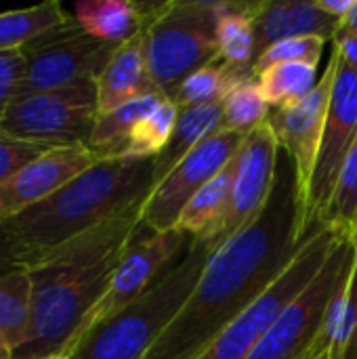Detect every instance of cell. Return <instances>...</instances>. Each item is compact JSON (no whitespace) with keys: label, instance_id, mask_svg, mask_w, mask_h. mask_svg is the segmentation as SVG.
Listing matches in <instances>:
<instances>
[{"label":"cell","instance_id":"cell-1","mask_svg":"<svg viewBox=\"0 0 357 359\" xmlns=\"http://www.w3.org/2000/svg\"><path fill=\"white\" fill-rule=\"evenodd\" d=\"M307 240L299 233L295 168L282 151L265 210L210 255L183 309L145 359L198 358L278 280Z\"/></svg>","mask_w":357,"mask_h":359},{"label":"cell","instance_id":"cell-2","mask_svg":"<svg viewBox=\"0 0 357 359\" xmlns=\"http://www.w3.org/2000/svg\"><path fill=\"white\" fill-rule=\"evenodd\" d=\"M143 202H135L27 267L32 320L27 341L15 351V359L67 355L78 328L105 294L118 263L141 229Z\"/></svg>","mask_w":357,"mask_h":359},{"label":"cell","instance_id":"cell-3","mask_svg":"<svg viewBox=\"0 0 357 359\" xmlns=\"http://www.w3.org/2000/svg\"><path fill=\"white\" fill-rule=\"evenodd\" d=\"M151 175L154 160H99L40 204L2 221L21 252L23 269L145 200L154 187Z\"/></svg>","mask_w":357,"mask_h":359},{"label":"cell","instance_id":"cell-4","mask_svg":"<svg viewBox=\"0 0 357 359\" xmlns=\"http://www.w3.org/2000/svg\"><path fill=\"white\" fill-rule=\"evenodd\" d=\"M215 250L204 240H191L187 252L147 292L95 328L67 359H145L183 309Z\"/></svg>","mask_w":357,"mask_h":359},{"label":"cell","instance_id":"cell-5","mask_svg":"<svg viewBox=\"0 0 357 359\" xmlns=\"http://www.w3.org/2000/svg\"><path fill=\"white\" fill-rule=\"evenodd\" d=\"M217 17L219 0L147 2L145 61L158 90L168 99L189 74L219 59Z\"/></svg>","mask_w":357,"mask_h":359},{"label":"cell","instance_id":"cell-6","mask_svg":"<svg viewBox=\"0 0 357 359\" xmlns=\"http://www.w3.org/2000/svg\"><path fill=\"white\" fill-rule=\"evenodd\" d=\"M339 238L324 225L301 246L297 257L286 265L276 282L246 307L196 359H248L257 345L265 339L269 328L282 311L309 286L316 273L326 263Z\"/></svg>","mask_w":357,"mask_h":359},{"label":"cell","instance_id":"cell-7","mask_svg":"<svg viewBox=\"0 0 357 359\" xmlns=\"http://www.w3.org/2000/svg\"><path fill=\"white\" fill-rule=\"evenodd\" d=\"M99 116L97 82L19 95L0 120V128L13 137L61 147L86 145Z\"/></svg>","mask_w":357,"mask_h":359},{"label":"cell","instance_id":"cell-8","mask_svg":"<svg viewBox=\"0 0 357 359\" xmlns=\"http://www.w3.org/2000/svg\"><path fill=\"white\" fill-rule=\"evenodd\" d=\"M357 259V246L339 240L309 286L282 311L248 359H309L326 309Z\"/></svg>","mask_w":357,"mask_h":359},{"label":"cell","instance_id":"cell-9","mask_svg":"<svg viewBox=\"0 0 357 359\" xmlns=\"http://www.w3.org/2000/svg\"><path fill=\"white\" fill-rule=\"evenodd\" d=\"M330 57L335 59L337 69L326 116V128L311 183L299 208V233L303 240H307L316 229L322 227L320 219L335 194L343 162L357 137V72L343 63L335 48Z\"/></svg>","mask_w":357,"mask_h":359},{"label":"cell","instance_id":"cell-10","mask_svg":"<svg viewBox=\"0 0 357 359\" xmlns=\"http://www.w3.org/2000/svg\"><path fill=\"white\" fill-rule=\"evenodd\" d=\"M21 50L25 76L19 95H27L97 82L116 46L90 38L72 19L34 38Z\"/></svg>","mask_w":357,"mask_h":359},{"label":"cell","instance_id":"cell-11","mask_svg":"<svg viewBox=\"0 0 357 359\" xmlns=\"http://www.w3.org/2000/svg\"><path fill=\"white\" fill-rule=\"evenodd\" d=\"M191 238L179 229L170 231H147L143 225L126 248L122 261L118 263L112 282L101 297V301L93 307V311L84 318L82 326L78 328L67 355L101 324L112 320L133 301H137L143 292H147L154 282L173 265L177 263L189 248ZM65 355V358H67Z\"/></svg>","mask_w":357,"mask_h":359},{"label":"cell","instance_id":"cell-12","mask_svg":"<svg viewBox=\"0 0 357 359\" xmlns=\"http://www.w3.org/2000/svg\"><path fill=\"white\" fill-rule=\"evenodd\" d=\"M246 133L219 130L183 158L158 185L151 187L141 208V225L147 231H170L191 198L217 177L238 154Z\"/></svg>","mask_w":357,"mask_h":359},{"label":"cell","instance_id":"cell-13","mask_svg":"<svg viewBox=\"0 0 357 359\" xmlns=\"http://www.w3.org/2000/svg\"><path fill=\"white\" fill-rule=\"evenodd\" d=\"M280 154L282 149L267 122L246 135L236 154V175L229 204L204 242L219 248L265 210L276 185Z\"/></svg>","mask_w":357,"mask_h":359},{"label":"cell","instance_id":"cell-14","mask_svg":"<svg viewBox=\"0 0 357 359\" xmlns=\"http://www.w3.org/2000/svg\"><path fill=\"white\" fill-rule=\"evenodd\" d=\"M335 69H337V63L330 57L322 78L318 80V84L307 97H303L297 103L284 105L280 109H271L267 118V124L274 130L280 149L292 162L299 208L305 200L307 187L316 170V162H318L324 128H326Z\"/></svg>","mask_w":357,"mask_h":359},{"label":"cell","instance_id":"cell-15","mask_svg":"<svg viewBox=\"0 0 357 359\" xmlns=\"http://www.w3.org/2000/svg\"><path fill=\"white\" fill-rule=\"evenodd\" d=\"M95 162L99 158L88 145H61L44 151L0 183V223L40 204Z\"/></svg>","mask_w":357,"mask_h":359},{"label":"cell","instance_id":"cell-16","mask_svg":"<svg viewBox=\"0 0 357 359\" xmlns=\"http://www.w3.org/2000/svg\"><path fill=\"white\" fill-rule=\"evenodd\" d=\"M339 27L341 21L322 13L316 0H259L255 13V59L271 44L288 38L318 36L332 40Z\"/></svg>","mask_w":357,"mask_h":359},{"label":"cell","instance_id":"cell-17","mask_svg":"<svg viewBox=\"0 0 357 359\" xmlns=\"http://www.w3.org/2000/svg\"><path fill=\"white\" fill-rule=\"evenodd\" d=\"M158 93L160 90L147 69L141 32L128 42L116 46L112 59L101 72L97 80V109L99 114H107L124 103Z\"/></svg>","mask_w":357,"mask_h":359},{"label":"cell","instance_id":"cell-18","mask_svg":"<svg viewBox=\"0 0 357 359\" xmlns=\"http://www.w3.org/2000/svg\"><path fill=\"white\" fill-rule=\"evenodd\" d=\"M147 2L82 0L74 6V19L90 38L120 46L143 32Z\"/></svg>","mask_w":357,"mask_h":359},{"label":"cell","instance_id":"cell-19","mask_svg":"<svg viewBox=\"0 0 357 359\" xmlns=\"http://www.w3.org/2000/svg\"><path fill=\"white\" fill-rule=\"evenodd\" d=\"M223 128L221 105L179 107V118L166 147L154 158V185H158L183 158H187L202 141Z\"/></svg>","mask_w":357,"mask_h":359},{"label":"cell","instance_id":"cell-20","mask_svg":"<svg viewBox=\"0 0 357 359\" xmlns=\"http://www.w3.org/2000/svg\"><path fill=\"white\" fill-rule=\"evenodd\" d=\"M259 2V0H257ZM255 0H219L217 46L219 59L250 72L255 61ZM252 74V72H250Z\"/></svg>","mask_w":357,"mask_h":359},{"label":"cell","instance_id":"cell-21","mask_svg":"<svg viewBox=\"0 0 357 359\" xmlns=\"http://www.w3.org/2000/svg\"><path fill=\"white\" fill-rule=\"evenodd\" d=\"M166 95H147L141 99H135L130 103L120 105L114 111L99 114L88 139V149L99 158V160H114V158H124V149L128 143V137L133 128L156 107L160 105Z\"/></svg>","mask_w":357,"mask_h":359},{"label":"cell","instance_id":"cell-22","mask_svg":"<svg viewBox=\"0 0 357 359\" xmlns=\"http://www.w3.org/2000/svg\"><path fill=\"white\" fill-rule=\"evenodd\" d=\"M234 175H236V156L217 177H213L191 198V202L181 212L175 229L183 231L191 240H204L219 223V219L225 215L234 187Z\"/></svg>","mask_w":357,"mask_h":359},{"label":"cell","instance_id":"cell-23","mask_svg":"<svg viewBox=\"0 0 357 359\" xmlns=\"http://www.w3.org/2000/svg\"><path fill=\"white\" fill-rule=\"evenodd\" d=\"M32 280L27 269H11L0 276V341L15 353L29 332Z\"/></svg>","mask_w":357,"mask_h":359},{"label":"cell","instance_id":"cell-24","mask_svg":"<svg viewBox=\"0 0 357 359\" xmlns=\"http://www.w3.org/2000/svg\"><path fill=\"white\" fill-rule=\"evenodd\" d=\"M252 76L250 72L238 69L221 59H215L206 63L204 67L189 74L177 93L173 95V101L179 107H202V105H221L229 90L242 82L244 78Z\"/></svg>","mask_w":357,"mask_h":359},{"label":"cell","instance_id":"cell-25","mask_svg":"<svg viewBox=\"0 0 357 359\" xmlns=\"http://www.w3.org/2000/svg\"><path fill=\"white\" fill-rule=\"evenodd\" d=\"M72 19L74 17H69L57 0L0 13V53L23 48L34 38L69 23Z\"/></svg>","mask_w":357,"mask_h":359},{"label":"cell","instance_id":"cell-26","mask_svg":"<svg viewBox=\"0 0 357 359\" xmlns=\"http://www.w3.org/2000/svg\"><path fill=\"white\" fill-rule=\"evenodd\" d=\"M320 223L339 240L357 246V137L343 162L335 194Z\"/></svg>","mask_w":357,"mask_h":359},{"label":"cell","instance_id":"cell-27","mask_svg":"<svg viewBox=\"0 0 357 359\" xmlns=\"http://www.w3.org/2000/svg\"><path fill=\"white\" fill-rule=\"evenodd\" d=\"M255 80L271 109L297 103L318 84V65L276 63L255 74Z\"/></svg>","mask_w":357,"mask_h":359},{"label":"cell","instance_id":"cell-28","mask_svg":"<svg viewBox=\"0 0 357 359\" xmlns=\"http://www.w3.org/2000/svg\"><path fill=\"white\" fill-rule=\"evenodd\" d=\"M179 118V105L173 99H164L156 105L130 133L124 158L154 160L168 143Z\"/></svg>","mask_w":357,"mask_h":359},{"label":"cell","instance_id":"cell-29","mask_svg":"<svg viewBox=\"0 0 357 359\" xmlns=\"http://www.w3.org/2000/svg\"><path fill=\"white\" fill-rule=\"evenodd\" d=\"M221 109H223V130L246 133V135L259 128L261 124H265L271 114V107L267 105L255 76H248L242 82H238L221 103Z\"/></svg>","mask_w":357,"mask_h":359},{"label":"cell","instance_id":"cell-30","mask_svg":"<svg viewBox=\"0 0 357 359\" xmlns=\"http://www.w3.org/2000/svg\"><path fill=\"white\" fill-rule=\"evenodd\" d=\"M328 40L318 38V36H301V38H288L282 42L271 44L265 53H261L250 72L252 76L269 65L276 63H311V65H320L322 55H324V46Z\"/></svg>","mask_w":357,"mask_h":359},{"label":"cell","instance_id":"cell-31","mask_svg":"<svg viewBox=\"0 0 357 359\" xmlns=\"http://www.w3.org/2000/svg\"><path fill=\"white\" fill-rule=\"evenodd\" d=\"M48 149L53 147L13 137L0 128V183L6 181L17 170H21L23 166H27L29 162H34L36 158H40Z\"/></svg>","mask_w":357,"mask_h":359},{"label":"cell","instance_id":"cell-32","mask_svg":"<svg viewBox=\"0 0 357 359\" xmlns=\"http://www.w3.org/2000/svg\"><path fill=\"white\" fill-rule=\"evenodd\" d=\"M25 76V57L23 50H2L0 53V120L6 114L8 105L19 97Z\"/></svg>","mask_w":357,"mask_h":359},{"label":"cell","instance_id":"cell-33","mask_svg":"<svg viewBox=\"0 0 357 359\" xmlns=\"http://www.w3.org/2000/svg\"><path fill=\"white\" fill-rule=\"evenodd\" d=\"M21 265V252L15 244V240L11 238V233L6 231L4 223H0V271H11V269H19Z\"/></svg>","mask_w":357,"mask_h":359},{"label":"cell","instance_id":"cell-34","mask_svg":"<svg viewBox=\"0 0 357 359\" xmlns=\"http://www.w3.org/2000/svg\"><path fill=\"white\" fill-rule=\"evenodd\" d=\"M332 44H335L332 48L339 53L343 63L349 65L353 72H357V36L339 27V32L332 38Z\"/></svg>","mask_w":357,"mask_h":359},{"label":"cell","instance_id":"cell-35","mask_svg":"<svg viewBox=\"0 0 357 359\" xmlns=\"http://www.w3.org/2000/svg\"><path fill=\"white\" fill-rule=\"evenodd\" d=\"M316 4L322 13L343 23V19L349 15L351 6L356 4V0H316Z\"/></svg>","mask_w":357,"mask_h":359},{"label":"cell","instance_id":"cell-36","mask_svg":"<svg viewBox=\"0 0 357 359\" xmlns=\"http://www.w3.org/2000/svg\"><path fill=\"white\" fill-rule=\"evenodd\" d=\"M341 29H345V32H349V34L357 36V0H356V4L351 6L349 15L343 19V23H341Z\"/></svg>","mask_w":357,"mask_h":359},{"label":"cell","instance_id":"cell-37","mask_svg":"<svg viewBox=\"0 0 357 359\" xmlns=\"http://www.w3.org/2000/svg\"><path fill=\"white\" fill-rule=\"evenodd\" d=\"M0 359H15V353L0 341Z\"/></svg>","mask_w":357,"mask_h":359},{"label":"cell","instance_id":"cell-38","mask_svg":"<svg viewBox=\"0 0 357 359\" xmlns=\"http://www.w3.org/2000/svg\"><path fill=\"white\" fill-rule=\"evenodd\" d=\"M48 359H67V358H63V355H57V358H48Z\"/></svg>","mask_w":357,"mask_h":359},{"label":"cell","instance_id":"cell-39","mask_svg":"<svg viewBox=\"0 0 357 359\" xmlns=\"http://www.w3.org/2000/svg\"><path fill=\"white\" fill-rule=\"evenodd\" d=\"M2 273H4V271H0V276H2Z\"/></svg>","mask_w":357,"mask_h":359}]
</instances>
